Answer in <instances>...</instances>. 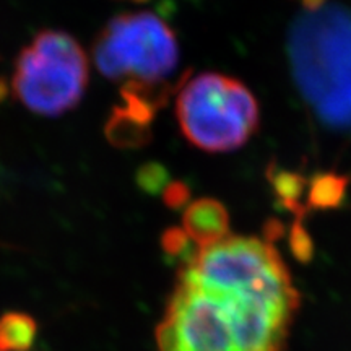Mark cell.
Segmentation results:
<instances>
[{"instance_id":"6da1fadb","label":"cell","mask_w":351,"mask_h":351,"mask_svg":"<svg viewBox=\"0 0 351 351\" xmlns=\"http://www.w3.org/2000/svg\"><path fill=\"white\" fill-rule=\"evenodd\" d=\"M300 307L274 244L230 234L181 262L158 351H285Z\"/></svg>"},{"instance_id":"7a4b0ae2","label":"cell","mask_w":351,"mask_h":351,"mask_svg":"<svg viewBox=\"0 0 351 351\" xmlns=\"http://www.w3.org/2000/svg\"><path fill=\"white\" fill-rule=\"evenodd\" d=\"M288 60L298 90L328 130L351 137V7L302 8L288 29Z\"/></svg>"},{"instance_id":"3957f363","label":"cell","mask_w":351,"mask_h":351,"mask_svg":"<svg viewBox=\"0 0 351 351\" xmlns=\"http://www.w3.org/2000/svg\"><path fill=\"white\" fill-rule=\"evenodd\" d=\"M176 116L187 142L210 153L238 150L256 134L261 121L258 103L249 88L215 72L184 82Z\"/></svg>"},{"instance_id":"277c9868","label":"cell","mask_w":351,"mask_h":351,"mask_svg":"<svg viewBox=\"0 0 351 351\" xmlns=\"http://www.w3.org/2000/svg\"><path fill=\"white\" fill-rule=\"evenodd\" d=\"M90 80V62L65 32L44 29L16 57L12 88L16 99L41 116H60L80 103Z\"/></svg>"},{"instance_id":"5b68a950","label":"cell","mask_w":351,"mask_h":351,"mask_svg":"<svg viewBox=\"0 0 351 351\" xmlns=\"http://www.w3.org/2000/svg\"><path fill=\"white\" fill-rule=\"evenodd\" d=\"M93 59L111 80L160 82L178 65L179 44L173 29L155 13H122L99 32Z\"/></svg>"},{"instance_id":"8992f818","label":"cell","mask_w":351,"mask_h":351,"mask_svg":"<svg viewBox=\"0 0 351 351\" xmlns=\"http://www.w3.org/2000/svg\"><path fill=\"white\" fill-rule=\"evenodd\" d=\"M184 231L199 247H208L230 236V215L221 202L204 197L192 202L182 217Z\"/></svg>"},{"instance_id":"52a82bcc","label":"cell","mask_w":351,"mask_h":351,"mask_svg":"<svg viewBox=\"0 0 351 351\" xmlns=\"http://www.w3.org/2000/svg\"><path fill=\"white\" fill-rule=\"evenodd\" d=\"M267 178L274 189V194L278 199L280 205L283 208H287L288 212H291L296 218H304L307 212V207L304 204H301V195L304 194L307 181L304 176L295 171H288L278 168L275 163L269 166L267 171Z\"/></svg>"},{"instance_id":"ba28073f","label":"cell","mask_w":351,"mask_h":351,"mask_svg":"<svg viewBox=\"0 0 351 351\" xmlns=\"http://www.w3.org/2000/svg\"><path fill=\"white\" fill-rule=\"evenodd\" d=\"M350 186L348 176L339 173H317L307 182V210H335L343 204Z\"/></svg>"},{"instance_id":"9c48e42d","label":"cell","mask_w":351,"mask_h":351,"mask_svg":"<svg viewBox=\"0 0 351 351\" xmlns=\"http://www.w3.org/2000/svg\"><path fill=\"white\" fill-rule=\"evenodd\" d=\"M106 135L109 142L122 148L143 147L152 138L150 125L132 117L121 106L114 108L106 124Z\"/></svg>"},{"instance_id":"30bf717a","label":"cell","mask_w":351,"mask_h":351,"mask_svg":"<svg viewBox=\"0 0 351 351\" xmlns=\"http://www.w3.org/2000/svg\"><path fill=\"white\" fill-rule=\"evenodd\" d=\"M38 326L32 315L8 313L0 317V351H28L36 339Z\"/></svg>"},{"instance_id":"8fae6325","label":"cell","mask_w":351,"mask_h":351,"mask_svg":"<svg viewBox=\"0 0 351 351\" xmlns=\"http://www.w3.org/2000/svg\"><path fill=\"white\" fill-rule=\"evenodd\" d=\"M289 251L293 257L302 265L313 262L314 258V241L311 238V232L304 226V218H295L288 234Z\"/></svg>"},{"instance_id":"7c38bea8","label":"cell","mask_w":351,"mask_h":351,"mask_svg":"<svg viewBox=\"0 0 351 351\" xmlns=\"http://www.w3.org/2000/svg\"><path fill=\"white\" fill-rule=\"evenodd\" d=\"M135 181H137L140 191L145 194L156 195L165 191V187L169 184V171L163 165L152 161V163L140 166Z\"/></svg>"},{"instance_id":"4fadbf2b","label":"cell","mask_w":351,"mask_h":351,"mask_svg":"<svg viewBox=\"0 0 351 351\" xmlns=\"http://www.w3.org/2000/svg\"><path fill=\"white\" fill-rule=\"evenodd\" d=\"M189 243H191V238L184 231V228H168L161 234V249L169 261L173 258H181V262L186 261Z\"/></svg>"},{"instance_id":"5bb4252c","label":"cell","mask_w":351,"mask_h":351,"mask_svg":"<svg viewBox=\"0 0 351 351\" xmlns=\"http://www.w3.org/2000/svg\"><path fill=\"white\" fill-rule=\"evenodd\" d=\"M189 200H191V189H189L186 182L173 181L165 187L163 202L168 208L171 210L184 208Z\"/></svg>"},{"instance_id":"9a60e30c","label":"cell","mask_w":351,"mask_h":351,"mask_svg":"<svg viewBox=\"0 0 351 351\" xmlns=\"http://www.w3.org/2000/svg\"><path fill=\"white\" fill-rule=\"evenodd\" d=\"M262 232H263V241L269 244H274L287 234V226H285L280 219L269 218L262 228Z\"/></svg>"},{"instance_id":"2e32d148","label":"cell","mask_w":351,"mask_h":351,"mask_svg":"<svg viewBox=\"0 0 351 351\" xmlns=\"http://www.w3.org/2000/svg\"><path fill=\"white\" fill-rule=\"evenodd\" d=\"M5 95H7V86H5V83L0 80V101L5 98Z\"/></svg>"},{"instance_id":"e0dca14e","label":"cell","mask_w":351,"mask_h":351,"mask_svg":"<svg viewBox=\"0 0 351 351\" xmlns=\"http://www.w3.org/2000/svg\"><path fill=\"white\" fill-rule=\"evenodd\" d=\"M135 2H145V0H135Z\"/></svg>"}]
</instances>
